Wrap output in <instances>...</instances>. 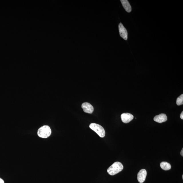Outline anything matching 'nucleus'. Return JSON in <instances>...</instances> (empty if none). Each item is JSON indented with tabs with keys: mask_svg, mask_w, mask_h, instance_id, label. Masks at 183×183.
<instances>
[{
	"mask_svg": "<svg viewBox=\"0 0 183 183\" xmlns=\"http://www.w3.org/2000/svg\"><path fill=\"white\" fill-rule=\"evenodd\" d=\"M124 169L123 165L119 162L114 163L107 170V172L109 175H114L122 171Z\"/></svg>",
	"mask_w": 183,
	"mask_h": 183,
	"instance_id": "1",
	"label": "nucleus"
},
{
	"mask_svg": "<svg viewBox=\"0 0 183 183\" xmlns=\"http://www.w3.org/2000/svg\"><path fill=\"white\" fill-rule=\"evenodd\" d=\"M52 133L51 128L49 126L45 125L38 129L37 131L38 136L43 138H48Z\"/></svg>",
	"mask_w": 183,
	"mask_h": 183,
	"instance_id": "2",
	"label": "nucleus"
},
{
	"mask_svg": "<svg viewBox=\"0 0 183 183\" xmlns=\"http://www.w3.org/2000/svg\"><path fill=\"white\" fill-rule=\"evenodd\" d=\"M89 128L94 131L101 138L105 136V131L101 126L96 123H92L89 125Z\"/></svg>",
	"mask_w": 183,
	"mask_h": 183,
	"instance_id": "3",
	"label": "nucleus"
},
{
	"mask_svg": "<svg viewBox=\"0 0 183 183\" xmlns=\"http://www.w3.org/2000/svg\"><path fill=\"white\" fill-rule=\"evenodd\" d=\"M119 31L120 32V35L122 38L125 40H127L128 39V32L125 27H124L122 24L121 23L119 24Z\"/></svg>",
	"mask_w": 183,
	"mask_h": 183,
	"instance_id": "4",
	"label": "nucleus"
},
{
	"mask_svg": "<svg viewBox=\"0 0 183 183\" xmlns=\"http://www.w3.org/2000/svg\"><path fill=\"white\" fill-rule=\"evenodd\" d=\"M81 107L84 112L92 114L94 111V108L91 104L85 102L82 104Z\"/></svg>",
	"mask_w": 183,
	"mask_h": 183,
	"instance_id": "5",
	"label": "nucleus"
},
{
	"mask_svg": "<svg viewBox=\"0 0 183 183\" xmlns=\"http://www.w3.org/2000/svg\"><path fill=\"white\" fill-rule=\"evenodd\" d=\"M147 175V172L145 169L141 170L137 175V179L139 182L142 183L145 181Z\"/></svg>",
	"mask_w": 183,
	"mask_h": 183,
	"instance_id": "6",
	"label": "nucleus"
},
{
	"mask_svg": "<svg viewBox=\"0 0 183 183\" xmlns=\"http://www.w3.org/2000/svg\"><path fill=\"white\" fill-rule=\"evenodd\" d=\"M122 121L124 123L127 124L133 120L134 116L129 113H124L121 116Z\"/></svg>",
	"mask_w": 183,
	"mask_h": 183,
	"instance_id": "7",
	"label": "nucleus"
},
{
	"mask_svg": "<svg viewBox=\"0 0 183 183\" xmlns=\"http://www.w3.org/2000/svg\"><path fill=\"white\" fill-rule=\"evenodd\" d=\"M154 120L158 123H162L167 121V117L165 114H161L156 116L154 118Z\"/></svg>",
	"mask_w": 183,
	"mask_h": 183,
	"instance_id": "8",
	"label": "nucleus"
},
{
	"mask_svg": "<svg viewBox=\"0 0 183 183\" xmlns=\"http://www.w3.org/2000/svg\"><path fill=\"white\" fill-rule=\"evenodd\" d=\"M122 6L125 10L128 13L131 12L132 11V8L129 2L127 0H121Z\"/></svg>",
	"mask_w": 183,
	"mask_h": 183,
	"instance_id": "9",
	"label": "nucleus"
},
{
	"mask_svg": "<svg viewBox=\"0 0 183 183\" xmlns=\"http://www.w3.org/2000/svg\"><path fill=\"white\" fill-rule=\"evenodd\" d=\"M160 166L162 169L165 170V171L170 170L171 168V164L169 163L166 162H161Z\"/></svg>",
	"mask_w": 183,
	"mask_h": 183,
	"instance_id": "10",
	"label": "nucleus"
},
{
	"mask_svg": "<svg viewBox=\"0 0 183 183\" xmlns=\"http://www.w3.org/2000/svg\"><path fill=\"white\" fill-rule=\"evenodd\" d=\"M177 105L178 106L182 105L183 104V94L181 95L177 98Z\"/></svg>",
	"mask_w": 183,
	"mask_h": 183,
	"instance_id": "11",
	"label": "nucleus"
},
{
	"mask_svg": "<svg viewBox=\"0 0 183 183\" xmlns=\"http://www.w3.org/2000/svg\"><path fill=\"white\" fill-rule=\"evenodd\" d=\"M180 118L182 120H183V112L182 111V113H181V114L180 115Z\"/></svg>",
	"mask_w": 183,
	"mask_h": 183,
	"instance_id": "12",
	"label": "nucleus"
},
{
	"mask_svg": "<svg viewBox=\"0 0 183 183\" xmlns=\"http://www.w3.org/2000/svg\"><path fill=\"white\" fill-rule=\"evenodd\" d=\"M0 183H4V181L2 179L0 178Z\"/></svg>",
	"mask_w": 183,
	"mask_h": 183,
	"instance_id": "13",
	"label": "nucleus"
},
{
	"mask_svg": "<svg viewBox=\"0 0 183 183\" xmlns=\"http://www.w3.org/2000/svg\"><path fill=\"white\" fill-rule=\"evenodd\" d=\"M180 154L182 156H183V149H182V150L181 151Z\"/></svg>",
	"mask_w": 183,
	"mask_h": 183,
	"instance_id": "14",
	"label": "nucleus"
},
{
	"mask_svg": "<svg viewBox=\"0 0 183 183\" xmlns=\"http://www.w3.org/2000/svg\"><path fill=\"white\" fill-rule=\"evenodd\" d=\"M182 179H183V175H182Z\"/></svg>",
	"mask_w": 183,
	"mask_h": 183,
	"instance_id": "15",
	"label": "nucleus"
}]
</instances>
